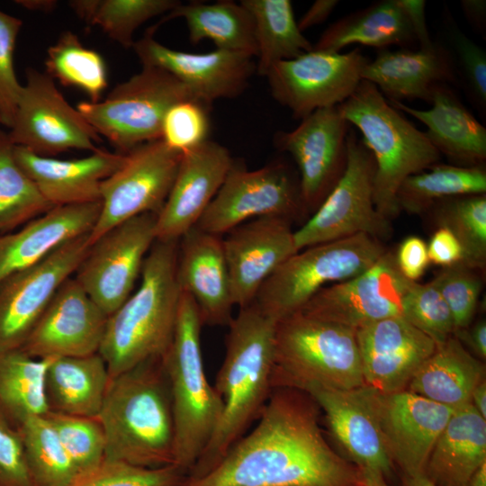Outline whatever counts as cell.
Wrapping results in <instances>:
<instances>
[{
  "label": "cell",
  "mask_w": 486,
  "mask_h": 486,
  "mask_svg": "<svg viewBox=\"0 0 486 486\" xmlns=\"http://www.w3.org/2000/svg\"><path fill=\"white\" fill-rule=\"evenodd\" d=\"M317 410L308 393L274 388L254 428L214 468L179 486H364L361 472L324 438Z\"/></svg>",
  "instance_id": "1"
},
{
  "label": "cell",
  "mask_w": 486,
  "mask_h": 486,
  "mask_svg": "<svg viewBox=\"0 0 486 486\" xmlns=\"http://www.w3.org/2000/svg\"><path fill=\"white\" fill-rule=\"evenodd\" d=\"M276 323L252 302L240 308L228 325L225 356L214 385L223 403L222 415L186 477L198 478L214 468L257 420L273 390Z\"/></svg>",
  "instance_id": "2"
},
{
  "label": "cell",
  "mask_w": 486,
  "mask_h": 486,
  "mask_svg": "<svg viewBox=\"0 0 486 486\" xmlns=\"http://www.w3.org/2000/svg\"><path fill=\"white\" fill-rule=\"evenodd\" d=\"M98 418L104 460L143 468L174 465L175 424L163 356L111 378Z\"/></svg>",
  "instance_id": "3"
},
{
  "label": "cell",
  "mask_w": 486,
  "mask_h": 486,
  "mask_svg": "<svg viewBox=\"0 0 486 486\" xmlns=\"http://www.w3.org/2000/svg\"><path fill=\"white\" fill-rule=\"evenodd\" d=\"M178 246L179 240L154 242L144 260L139 288L108 317L98 353L111 378L163 356L169 348L181 296Z\"/></svg>",
  "instance_id": "4"
},
{
  "label": "cell",
  "mask_w": 486,
  "mask_h": 486,
  "mask_svg": "<svg viewBox=\"0 0 486 486\" xmlns=\"http://www.w3.org/2000/svg\"><path fill=\"white\" fill-rule=\"evenodd\" d=\"M338 106L344 118L362 133L364 144L374 156V203L392 221L400 213L396 194L403 180L438 163L442 156L425 133L369 81L362 79Z\"/></svg>",
  "instance_id": "5"
},
{
  "label": "cell",
  "mask_w": 486,
  "mask_h": 486,
  "mask_svg": "<svg viewBox=\"0 0 486 486\" xmlns=\"http://www.w3.org/2000/svg\"><path fill=\"white\" fill-rule=\"evenodd\" d=\"M202 322L193 298L181 291L174 337L163 356L175 424V461L185 475L209 444L220 420L223 403L205 375Z\"/></svg>",
  "instance_id": "6"
},
{
  "label": "cell",
  "mask_w": 486,
  "mask_h": 486,
  "mask_svg": "<svg viewBox=\"0 0 486 486\" xmlns=\"http://www.w3.org/2000/svg\"><path fill=\"white\" fill-rule=\"evenodd\" d=\"M364 385L356 329L292 313L276 323L272 388L350 390Z\"/></svg>",
  "instance_id": "7"
},
{
  "label": "cell",
  "mask_w": 486,
  "mask_h": 486,
  "mask_svg": "<svg viewBox=\"0 0 486 486\" xmlns=\"http://www.w3.org/2000/svg\"><path fill=\"white\" fill-rule=\"evenodd\" d=\"M387 248L376 238L356 234L302 249L263 284L253 302L279 321L301 310L323 287L365 271Z\"/></svg>",
  "instance_id": "8"
},
{
  "label": "cell",
  "mask_w": 486,
  "mask_h": 486,
  "mask_svg": "<svg viewBox=\"0 0 486 486\" xmlns=\"http://www.w3.org/2000/svg\"><path fill=\"white\" fill-rule=\"evenodd\" d=\"M185 100L200 101L166 70L142 66L139 73L117 84L103 101H83L76 109L116 152L126 154L143 143L161 139L166 112Z\"/></svg>",
  "instance_id": "9"
},
{
  "label": "cell",
  "mask_w": 486,
  "mask_h": 486,
  "mask_svg": "<svg viewBox=\"0 0 486 486\" xmlns=\"http://www.w3.org/2000/svg\"><path fill=\"white\" fill-rule=\"evenodd\" d=\"M374 173L373 154L351 127L346 170L320 206L294 230L298 251L356 234L382 241L392 236L391 220L382 217L374 203Z\"/></svg>",
  "instance_id": "10"
},
{
  "label": "cell",
  "mask_w": 486,
  "mask_h": 486,
  "mask_svg": "<svg viewBox=\"0 0 486 486\" xmlns=\"http://www.w3.org/2000/svg\"><path fill=\"white\" fill-rule=\"evenodd\" d=\"M299 176L284 161L248 170L233 161L223 184L195 227L220 236L262 217L293 220L306 216Z\"/></svg>",
  "instance_id": "11"
},
{
  "label": "cell",
  "mask_w": 486,
  "mask_h": 486,
  "mask_svg": "<svg viewBox=\"0 0 486 486\" xmlns=\"http://www.w3.org/2000/svg\"><path fill=\"white\" fill-rule=\"evenodd\" d=\"M182 153L161 139L125 154L122 165L100 186L101 211L89 233L92 245L113 227L143 213L158 214L175 181Z\"/></svg>",
  "instance_id": "12"
},
{
  "label": "cell",
  "mask_w": 486,
  "mask_h": 486,
  "mask_svg": "<svg viewBox=\"0 0 486 486\" xmlns=\"http://www.w3.org/2000/svg\"><path fill=\"white\" fill-rule=\"evenodd\" d=\"M7 133L14 146L45 157L70 149L94 152L102 140L76 107L67 102L54 80L34 68L26 70V83Z\"/></svg>",
  "instance_id": "13"
},
{
  "label": "cell",
  "mask_w": 486,
  "mask_h": 486,
  "mask_svg": "<svg viewBox=\"0 0 486 486\" xmlns=\"http://www.w3.org/2000/svg\"><path fill=\"white\" fill-rule=\"evenodd\" d=\"M368 61L358 48L346 53L312 50L277 62L266 77L274 99L288 108L293 118L302 120L348 99Z\"/></svg>",
  "instance_id": "14"
},
{
  "label": "cell",
  "mask_w": 486,
  "mask_h": 486,
  "mask_svg": "<svg viewBox=\"0 0 486 486\" xmlns=\"http://www.w3.org/2000/svg\"><path fill=\"white\" fill-rule=\"evenodd\" d=\"M155 213H143L105 232L91 246L75 279L109 317L130 297L156 241Z\"/></svg>",
  "instance_id": "15"
},
{
  "label": "cell",
  "mask_w": 486,
  "mask_h": 486,
  "mask_svg": "<svg viewBox=\"0 0 486 486\" xmlns=\"http://www.w3.org/2000/svg\"><path fill=\"white\" fill-rule=\"evenodd\" d=\"M352 126L338 105L314 111L290 131H278L274 144L298 167L302 203L311 215L342 177L347 164V135Z\"/></svg>",
  "instance_id": "16"
},
{
  "label": "cell",
  "mask_w": 486,
  "mask_h": 486,
  "mask_svg": "<svg viewBox=\"0 0 486 486\" xmlns=\"http://www.w3.org/2000/svg\"><path fill=\"white\" fill-rule=\"evenodd\" d=\"M90 246L89 233L74 238L0 283V352L22 346L58 289L76 273Z\"/></svg>",
  "instance_id": "17"
},
{
  "label": "cell",
  "mask_w": 486,
  "mask_h": 486,
  "mask_svg": "<svg viewBox=\"0 0 486 486\" xmlns=\"http://www.w3.org/2000/svg\"><path fill=\"white\" fill-rule=\"evenodd\" d=\"M400 272L393 250H387L360 274L320 289L299 310L357 329L374 321L401 316L412 284Z\"/></svg>",
  "instance_id": "18"
},
{
  "label": "cell",
  "mask_w": 486,
  "mask_h": 486,
  "mask_svg": "<svg viewBox=\"0 0 486 486\" xmlns=\"http://www.w3.org/2000/svg\"><path fill=\"white\" fill-rule=\"evenodd\" d=\"M155 30L149 28L132 46L141 65L166 70L208 106L240 95L256 72L249 55L218 49L205 53L176 50L155 40Z\"/></svg>",
  "instance_id": "19"
},
{
  "label": "cell",
  "mask_w": 486,
  "mask_h": 486,
  "mask_svg": "<svg viewBox=\"0 0 486 486\" xmlns=\"http://www.w3.org/2000/svg\"><path fill=\"white\" fill-rule=\"evenodd\" d=\"M108 316L75 277L58 289L20 347L37 359L99 352Z\"/></svg>",
  "instance_id": "20"
},
{
  "label": "cell",
  "mask_w": 486,
  "mask_h": 486,
  "mask_svg": "<svg viewBox=\"0 0 486 486\" xmlns=\"http://www.w3.org/2000/svg\"><path fill=\"white\" fill-rule=\"evenodd\" d=\"M375 410L389 455L402 474L425 473L430 453L454 410L408 390H375Z\"/></svg>",
  "instance_id": "21"
},
{
  "label": "cell",
  "mask_w": 486,
  "mask_h": 486,
  "mask_svg": "<svg viewBox=\"0 0 486 486\" xmlns=\"http://www.w3.org/2000/svg\"><path fill=\"white\" fill-rule=\"evenodd\" d=\"M306 393L323 410L333 436L361 473L388 483L395 465L380 429L375 390L363 385L350 390L315 388Z\"/></svg>",
  "instance_id": "22"
},
{
  "label": "cell",
  "mask_w": 486,
  "mask_h": 486,
  "mask_svg": "<svg viewBox=\"0 0 486 486\" xmlns=\"http://www.w3.org/2000/svg\"><path fill=\"white\" fill-rule=\"evenodd\" d=\"M292 221L278 217L253 219L222 239L235 306L251 304L263 284L298 252Z\"/></svg>",
  "instance_id": "23"
},
{
  "label": "cell",
  "mask_w": 486,
  "mask_h": 486,
  "mask_svg": "<svg viewBox=\"0 0 486 486\" xmlns=\"http://www.w3.org/2000/svg\"><path fill=\"white\" fill-rule=\"evenodd\" d=\"M233 161L227 148L211 140L182 153L173 185L157 214L156 240H179L197 224Z\"/></svg>",
  "instance_id": "24"
},
{
  "label": "cell",
  "mask_w": 486,
  "mask_h": 486,
  "mask_svg": "<svg viewBox=\"0 0 486 486\" xmlns=\"http://www.w3.org/2000/svg\"><path fill=\"white\" fill-rule=\"evenodd\" d=\"M364 385L382 393L407 389L436 344L402 316L382 319L356 330Z\"/></svg>",
  "instance_id": "25"
},
{
  "label": "cell",
  "mask_w": 486,
  "mask_h": 486,
  "mask_svg": "<svg viewBox=\"0 0 486 486\" xmlns=\"http://www.w3.org/2000/svg\"><path fill=\"white\" fill-rule=\"evenodd\" d=\"M177 280L194 301L202 325L230 324L235 304L220 236L194 226L179 239Z\"/></svg>",
  "instance_id": "26"
},
{
  "label": "cell",
  "mask_w": 486,
  "mask_h": 486,
  "mask_svg": "<svg viewBox=\"0 0 486 486\" xmlns=\"http://www.w3.org/2000/svg\"><path fill=\"white\" fill-rule=\"evenodd\" d=\"M14 157L54 207L101 201L102 182L123 163L125 154L98 148L76 159H58L14 146Z\"/></svg>",
  "instance_id": "27"
},
{
  "label": "cell",
  "mask_w": 486,
  "mask_h": 486,
  "mask_svg": "<svg viewBox=\"0 0 486 486\" xmlns=\"http://www.w3.org/2000/svg\"><path fill=\"white\" fill-rule=\"evenodd\" d=\"M452 52L436 44L432 50H378L363 69L362 79L376 86L389 101L423 100L430 104L435 88L456 82Z\"/></svg>",
  "instance_id": "28"
},
{
  "label": "cell",
  "mask_w": 486,
  "mask_h": 486,
  "mask_svg": "<svg viewBox=\"0 0 486 486\" xmlns=\"http://www.w3.org/2000/svg\"><path fill=\"white\" fill-rule=\"evenodd\" d=\"M102 202L54 206L15 232L0 235V283L42 260L63 243L90 233Z\"/></svg>",
  "instance_id": "29"
},
{
  "label": "cell",
  "mask_w": 486,
  "mask_h": 486,
  "mask_svg": "<svg viewBox=\"0 0 486 486\" xmlns=\"http://www.w3.org/2000/svg\"><path fill=\"white\" fill-rule=\"evenodd\" d=\"M388 102L426 125L425 136L452 165L485 166L486 129L465 108L449 85L435 88L430 101L432 107L428 110L416 109L401 102Z\"/></svg>",
  "instance_id": "30"
},
{
  "label": "cell",
  "mask_w": 486,
  "mask_h": 486,
  "mask_svg": "<svg viewBox=\"0 0 486 486\" xmlns=\"http://www.w3.org/2000/svg\"><path fill=\"white\" fill-rule=\"evenodd\" d=\"M111 377L99 353L52 357L46 367L43 389L49 411L98 417Z\"/></svg>",
  "instance_id": "31"
},
{
  "label": "cell",
  "mask_w": 486,
  "mask_h": 486,
  "mask_svg": "<svg viewBox=\"0 0 486 486\" xmlns=\"http://www.w3.org/2000/svg\"><path fill=\"white\" fill-rule=\"evenodd\" d=\"M486 463V418L470 403L454 409L428 457L425 474L437 486H465Z\"/></svg>",
  "instance_id": "32"
},
{
  "label": "cell",
  "mask_w": 486,
  "mask_h": 486,
  "mask_svg": "<svg viewBox=\"0 0 486 486\" xmlns=\"http://www.w3.org/2000/svg\"><path fill=\"white\" fill-rule=\"evenodd\" d=\"M484 366L454 337L436 346L409 382L408 391L453 410L471 403Z\"/></svg>",
  "instance_id": "33"
},
{
  "label": "cell",
  "mask_w": 486,
  "mask_h": 486,
  "mask_svg": "<svg viewBox=\"0 0 486 486\" xmlns=\"http://www.w3.org/2000/svg\"><path fill=\"white\" fill-rule=\"evenodd\" d=\"M387 49L417 43L410 23L397 0H382L356 11L329 25L312 50L339 52L350 44Z\"/></svg>",
  "instance_id": "34"
},
{
  "label": "cell",
  "mask_w": 486,
  "mask_h": 486,
  "mask_svg": "<svg viewBox=\"0 0 486 486\" xmlns=\"http://www.w3.org/2000/svg\"><path fill=\"white\" fill-rule=\"evenodd\" d=\"M175 18L184 20L193 44L210 40L218 50L256 57L253 18L240 3L230 0L212 4L180 3L158 25Z\"/></svg>",
  "instance_id": "35"
},
{
  "label": "cell",
  "mask_w": 486,
  "mask_h": 486,
  "mask_svg": "<svg viewBox=\"0 0 486 486\" xmlns=\"http://www.w3.org/2000/svg\"><path fill=\"white\" fill-rule=\"evenodd\" d=\"M52 357L37 359L20 348L0 352V420L17 429L48 411L43 379Z\"/></svg>",
  "instance_id": "36"
},
{
  "label": "cell",
  "mask_w": 486,
  "mask_h": 486,
  "mask_svg": "<svg viewBox=\"0 0 486 486\" xmlns=\"http://www.w3.org/2000/svg\"><path fill=\"white\" fill-rule=\"evenodd\" d=\"M251 14L256 42V72L266 76L277 62L312 50L300 31L290 0H241Z\"/></svg>",
  "instance_id": "37"
},
{
  "label": "cell",
  "mask_w": 486,
  "mask_h": 486,
  "mask_svg": "<svg viewBox=\"0 0 486 486\" xmlns=\"http://www.w3.org/2000/svg\"><path fill=\"white\" fill-rule=\"evenodd\" d=\"M486 194L485 166L436 163L411 175L396 194L399 212L423 216L436 202L452 196Z\"/></svg>",
  "instance_id": "38"
},
{
  "label": "cell",
  "mask_w": 486,
  "mask_h": 486,
  "mask_svg": "<svg viewBox=\"0 0 486 486\" xmlns=\"http://www.w3.org/2000/svg\"><path fill=\"white\" fill-rule=\"evenodd\" d=\"M436 228L448 229L460 242L464 265L485 273L486 194L441 199L423 215Z\"/></svg>",
  "instance_id": "39"
},
{
  "label": "cell",
  "mask_w": 486,
  "mask_h": 486,
  "mask_svg": "<svg viewBox=\"0 0 486 486\" xmlns=\"http://www.w3.org/2000/svg\"><path fill=\"white\" fill-rule=\"evenodd\" d=\"M176 0H72L68 5L87 24L98 26L125 49L132 48L135 31L149 19L168 14Z\"/></svg>",
  "instance_id": "40"
},
{
  "label": "cell",
  "mask_w": 486,
  "mask_h": 486,
  "mask_svg": "<svg viewBox=\"0 0 486 486\" xmlns=\"http://www.w3.org/2000/svg\"><path fill=\"white\" fill-rule=\"evenodd\" d=\"M45 67L46 74L53 80L82 90L92 103L100 101L108 86L106 65L102 55L86 47L71 31L63 32L50 46Z\"/></svg>",
  "instance_id": "41"
},
{
  "label": "cell",
  "mask_w": 486,
  "mask_h": 486,
  "mask_svg": "<svg viewBox=\"0 0 486 486\" xmlns=\"http://www.w3.org/2000/svg\"><path fill=\"white\" fill-rule=\"evenodd\" d=\"M14 144L0 129V235L47 212L53 206L14 157Z\"/></svg>",
  "instance_id": "42"
},
{
  "label": "cell",
  "mask_w": 486,
  "mask_h": 486,
  "mask_svg": "<svg viewBox=\"0 0 486 486\" xmlns=\"http://www.w3.org/2000/svg\"><path fill=\"white\" fill-rule=\"evenodd\" d=\"M17 430L34 486H70L77 472L46 417L30 418Z\"/></svg>",
  "instance_id": "43"
},
{
  "label": "cell",
  "mask_w": 486,
  "mask_h": 486,
  "mask_svg": "<svg viewBox=\"0 0 486 486\" xmlns=\"http://www.w3.org/2000/svg\"><path fill=\"white\" fill-rule=\"evenodd\" d=\"M44 416L55 429L77 475L94 470L104 461L105 436L98 417H77L51 411Z\"/></svg>",
  "instance_id": "44"
},
{
  "label": "cell",
  "mask_w": 486,
  "mask_h": 486,
  "mask_svg": "<svg viewBox=\"0 0 486 486\" xmlns=\"http://www.w3.org/2000/svg\"><path fill=\"white\" fill-rule=\"evenodd\" d=\"M401 316L436 346L454 336L455 325L444 298L430 282H414L405 296Z\"/></svg>",
  "instance_id": "45"
},
{
  "label": "cell",
  "mask_w": 486,
  "mask_h": 486,
  "mask_svg": "<svg viewBox=\"0 0 486 486\" xmlns=\"http://www.w3.org/2000/svg\"><path fill=\"white\" fill-rule=\"evenodd\" d=\"M484 273L464 263L442 267L431 283L448 305L455 330L471 325L483 287Z\"/></svg>",
  "instance_id": "46"
},
{
  "label": "cell",
  "mask_w": 486,
  "mask_h": 486,
  "mask_svg": "<svg viewBox=\"0 0 486 486\" xmlns=\"http://www.w3.org/2000/svg\"><path fill=\"white\" fill-rule=\"evenodd\" d=\"M185 473L176 465L143 468L104 460L76 477L70 486H179Z\"/></svg>",
  "instance_id": "47"
},
{
  "label": "cell",
  "mask_w": 486,
  "mask_h": 486,
  "mask_svg": "<svg viewBox=\"0 0 486 486\" xmlns=\"http://www.w3.org/2000/svg\"><path fill=\"white\" fill-rule=\"evenodd\" d=\"M208 107L197 100H185L172 105L162 122L161 140L181 153L209 140Z\"/></svg>",
  "instance_id": "48"
},
{
  "label": "cell",
  "mask_w": 486,
  "mask_h": 486,
  "mask_svg": "<svg viewBox=\"0 0 486 486\" xmlns=\"http://www.w3.org/2000/svg\"><path fill=\"white\" fill-rule=\"evenodd\" d=\"M22 21L0 10V119L8 128L13 123L22 87L16 77L14 52Z\"/></svg>",
  "instance_id": "49"
},
{
  "label": "cell",
  "mask_w": 486,
  "mask_h": 486,
  "mask_svg": "<svg viewBox=\"0 0 486 486\" xmlns=\"http://www.w3.org/2000/svg\"><path fill=\"white\" fill-rule=\"evenodd\" d=\"M449 32L452 55L461 69L467 94L477 109L485 112L486 53L457 28L451 26Z\"/></svg>",
  "instance_id": "50"
},
{
  "label": "cell",
  "mask_w": 486,
  "mask_h": 486,
  "mask_svg": "<svg viewBox=\"0 0 486 486\" xmlns=\"http://www.w3.org/2000/svg\"><path fill=\"white\" fill-rule=\"evenodd\" d=\"M0 486H34L18 430L1 420Z\"/></svg>",
  "instance_id": "51"
},
{
  "label": "cell",
  "mask_w": 486,
  "mask_h": 486,
  "mask_svg": "<svg viewBox=\"0 0 486 486\" xmlns=\"http://www.w3.org/2000/svg\"><path fill=\"white\" fill-rule=\"evenodd\" d=\"M394 253L400 272L411 282H417L430 263L427 243L418 236L404 238Z\"/></svg>",
  "instance_id": "52"
},
{
  "label": "cell",
  "mask_w": 486,
  "mask_h": 486,
  "mask_svg": "<svg viewBox=\"0 0 486 486\" xmlns=\"http://www.w3.org/2000/svg\"><path fill=\"white\" fill-rule=\"evenodd\" d=\"M428 246L429 262L447 267L464 259V251L456 237L446 228H436Z\"/></svg>",
  "instance_id": "53"
},
{
  "label": "cell",
  "mask_w": 486,
  "mask_h": 486,
  "mask_svg": "<svg viewBox=\"0 0 486 486\" xmlns=\"http://www.w3.org/2000/svg\"><path fill=\"white\" fill-rule=\"evenodd\" d=\"M404 11L419 50H432L436 43L432 41L426 22V1L424 0H397Z\"/></svg>",
  "instance_id": "54"
},
{
  "label": "cell",
  "mask_w": 486,
  "mask_h": 486,
  "mask_svg": "<svg viewBox=\"0 0 486 486\" xmlns=\"http://www.w3.org/2000/svg\"><path fill=\"white\" fill-rule=\"evenodd\" d=\"M454 336L472 355H476L481 359L486 357V322L481 320L472 326L460 328L454 331Z\"/></svg>",
  "instance_id": "55"
},
{
  "label": "cell",
  "mask_w": 486,
  "mask_h": 486,
  "mask_svg": "<svg viewBox=\"0 0 486 486\" xmlns=\"http://www.w3.org/2000/svg\"><path fill=\"white\" fill-rule=\"evenodd\" d=\"M338 4V0H316L297 22L302 32L325 22Z\"/></svg>",
  "instance_id": "56"
},
{
  "label": "cell",
  "mask_w": 486,
  "mask_h": 486,
  "mask_svg": "<svg viewBox=\"0 0 486 486\" xmlns=\"http://www.w3.org/2000/svg\"><path fill=\"white\" fill-rule=\"evenodd\" d=\"M465 18L471 26L479 33L485 34L486 1L462 0L460 2Z\"/></svg>",
  "instance_id": "57"
},
{
  "label": "cell",
  "mask_w": 486,
  "mask_h": 486,
  "mask_svg": "<svg viewBox=\"0 0 486 486\" xmlns=\"http://www.w3.org/2000/svg\"><path fill=\"white\" fill-rule=\"evenodd\" d=\"M471 404L486 418V382L482 380L473 390L471 399Z\"/></svg>",
  "instance_id": "58"
},
{
  "label": "cell",
  "mask_w": 486,
  "mask_h": 486,
  "mask_svg": "<svg viewBox=\"0 0 486 486\" xmlns=\"http://www.w3.org/2000/svg\"><path fill=\"white\" fill-rule=\"evenodd\" d=\"M382 486H390L386 482H382ZM399 486H437L432 482L425 473L416 475L402 474L401 482Z\"/></svg>",
  "instance_id": "59"
},
{
  "label": "cell",
  "mask_w": 486,
  "mask_h": 486,
  "mask_svg": "<svg viewBox=\"0 0 486 486\" xmlns=\"http://www.w3.org/2000/svg\"><path fill=\"white\" fill-rule=\"evenodd\" d=\"M16 3L20 5H22L23 7L27 9L43 11V12L52 11L57 4L56 1H49V0H43V1L23 0V1H16Z\"/></svg>",
  "instance_id": "60"
},
{
  "label": "cell",
  "mask_w": 486,
  "mask_h": 486,
  "mask_svg": "<svg viewBox=\"0 0 486 486\" xmlns=\"http://www.w3.org/2000/svg\"><path fill=\"white\" fill-rule=\"evenodd\" d=\"M465 486H486V463L474 472Z\"/></svg>",
  "instance_id": "61"
},
{
  "label": "cell",
  "mask_w": 486,
  "mask_h": 486,
  "mask_svg": "<svg viewBox=\"0 0 486 486\" xmlns=\"http://www.w3.org/2000/svg\"><path fill=\"white\" fill-rule=\"evenodd\" d=\"M363 480H364V486H382V482L383 481L382 479L375 478L369 475H364Z\"/></svg>",
  "instance_id": "62"
},
{
  "label": "cell",
  "mask_w": 486,
  "mask_h": 486,
  "mask_svg": "<svg viewBox=\"0 0 486 486\" xmlns=\"http://www.w3.org/2000/svg\"><path fill=\"white\" fill-rule=\"evenodd\" d=\"M0 124H1V119H0Z\"/></svg>",
  "instance_id": "63"
}]
</instances>
